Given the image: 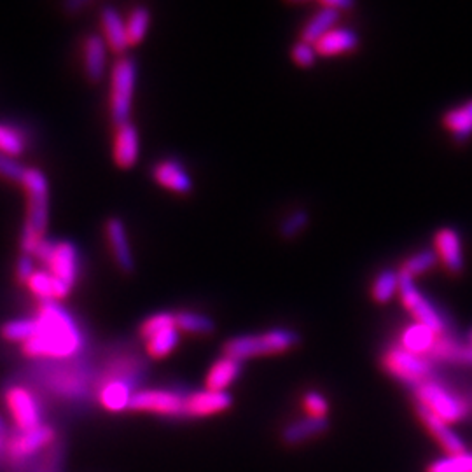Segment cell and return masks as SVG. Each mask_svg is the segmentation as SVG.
Instances as JSON below:
<instances>
[{"mask_svg": "<svg viewBox=\"0 0 472 472\" xmlns=\"http://www.w3.org/2000/svg\"><path fill=\"white\" fill-rule=\"evenodd\" d=\"M233 398L227 392L198 390L184 399V419H207L229 409Z\"/></svg>", "mask_w": 472, "mask_h": 472, "instance_id": "8fae6325", "label": "cell"}, {"mask_svg": "<svg viewBox=\"0 0 472 472\" xmlns=\"http://www.w3.org/2000/svg\"><path fill=\"white\" fill-rule=\"evenodd\" d=\"M399 294V274L392 270H385L374 278L371 296L376 303H389Z\"/></svg>", "mask_w": 472, "mask_h": 472, "instance_id": "d6a6232c", "label": "cell"}, {"mask_svg": "<svg viewBox=\"0 0 472 472\" xmlns=\"http://www.w3.org/2000/svg\"><path fill=\"white\" fill-rule=\"evenodd\" d=\"M303 408L308 413V417H312V419H327V411H329L327 399L315 390L308 392L303 398Z\"/></svg>", "mask_w": 472, "mask_h": 472, "instance_id": "f35d334b", "label": "cell"}, {"mask_svg": "<svg viewBox=\"0 0 472 472\" xmlns=\"http://www.w3.org/2000/svg\"><path fill=\"white\" fill-rule=\"evenodd\" d=\"M154 180L177 195H189L193 191V180L186 167L177 159H163L152 169Z\"/></svg>", "mask_w": 472, "mask_h": 472, "instance_id": "9a60e30c", "label": "cell"}, {"mask_svg": "<svg viewBox=\"0 0 472 472\" xmlns=\"http://www.w3.org/2000/svg\"><path fill=\"white\" fill-rule=\"evenodd\" d=\"M438 263V254L436 250H420L413 255H409L404 263H402V268H400V274H406L411 278L423 275L429 270L434 268V265Z\"/></svg>", "mask_w": 472, "mask_h": 472, "instance_id": "e575fe53", "label": "cell"}, {"mask_svg": "<svg viewBox=\"0 0 472 472\" xmlns=\"http://www.w3.org/2000/svg\"><path fill=\"white\" fill-rule=\"evenodd\" d=\"M25 172L26 169L20 161H16L14 158H9V156L0 152V177L2 178H7L11 182H20L22 184Z\"/></svg>", "mask_w": 472, "mask_h": 472, "instance_id": "60d3db41", "label": "cell"}, {"mask_svg": "<svg viewBox=\"0 0 472 472\" xmlns=\"http://www.w3.org/2000/svg\"><path fill=\"white\" fill-rule=\"evenodd\" d=\"M471 343H472V331H471Z\"/></svg>", "mask_w": 472, "mask_h": 472, "instance_id": "7dc6e473", "label": "cell"}, {"mask_svg": "<svg viewBox=\"0 0 472 472\" xmlns=\"http://www.w3.org/2000/svg\"><path fill=\"white\" fill-rule=\"evenodd\" d=\"M2 448H4V439L0 438V449H2Z\"/></svg>", "mask_w": 472, "mask_h": 472, "instance_id": "bcb514c9", "label": "cell"}, {"mask_svg": "<svg viewBox=\"0 0 472 472\" xmlns=\"http://www.w3.org/2000/svg\"><path fill=\"white\" fill-rule=\"evenodd\" d=\"M54 244L56 242H51L48 238H43L41 240V244L37 246V249H35V254H34V257L35 259H39L44 266L48 265V261L51 259V254H53V250H54Z\"/></svg>", "mask_w": 472, "mask_h": 472, "instance_id": "7bdbcfd3", "label": "cell"}, {"mask_svg": "<svg viewBox=\"0 0 472 472\" xmlns=\"http://www.w3.org/2000/svg\"><path fill=\"white\" fill-rule=\"evenodd\" d=\"M105 235L109 240V246L112 250V257L118 265V268L123 274H133L135 272V257L131 252V246L128 240L126 226L120 217H111L105 223Z\"/></svg>", "mask_w": 472, "mask_h": 472, "instance_id": "4fadbf2b", "label": "cell"}, {"mask_svg": "<svg viewBox=\"0 0 472 472\" xmlns=\"http://www.w3.org/2000/svg\"><path fill=\"white\" fill-rule=\"evenodd\" d=\"M340 11L329 7V5H323L308 20V24L303 26L301 30V41L303 43H308V44H313L323 37L329 30H332L338 20H340Z\"/></svg>", "mask_w": 472, "mask_h": 472, "instance_id": "4316f807", "label": "cell"}, {"mask_svg": "<svg viewBox=\"0 0 472 472\" xmlns=\"http://www.w3.org/2000/svg\"><path fill=\"white\" fill-rule=\"evenodd\" d=\"M35 332L22 345L28 359L65 361L84 347V334L72 313L56 301H44L37 312Z\"/></svg>", "mask_w": 472, "mask_h": 472, "instance_id": "6da1fadb", "label": "cell"}, {"mask_svg": "<svg viewBox=\"0 0 472 472\" xmlns=\"http://www.w3.org/2000/svg\"><path fill=\"white\" fill-rule=\"evenodd\" d=\"M0 438L5 441V438H7V425L4 422V419L0 417Z\"/></svg>", "mask_w": 472, "mask_h": 472, "instance_id": "f6af8a7d", "label": "cell"}, {"mask_svg": "<svg viewBox=\"0 0 472 472\" xmlns=\"http://www.w3.org/2000/svg\"><path fill=\"white\" fill-rule=\"evenodd\" d=\"M175 327L188 334H201L210 336L216 332V321L208 315H203L198 312H188L182 310L175 313Z\"/></svg>", "mask_w": 472, "mask_h": 472, "instance_id": "f1b7e54d", "label": "cell"}, {"mask_svg": "<svg viewBox=\"0 0 472 472\" xmlns=\"http://www.w3.org/2000/svg\"><path fill=\"white\" fill-rule=\"evenodd\" d=\"M137 88V62L131 56H120L111 71L109 112L116 128L130 123L133 95Z\"/></svg>", "mask_w": 472, "mask_h": 472, "instance_id": "3957f363", "label": "cell"}, {"mask_svg": "<svg viewBox=\"0 0 472 472\" xmlns=\"http://www.w3.org/2000/svg\"><path fill=\"white\" fill-rule=\"evenodd\" d=\"M133 394V381L125 378H105L100 385L99 400L105 409L120 413L130 408Z\"/></svg>", "mask_w": 472, "mask_h": 472, "instance_id": "d6986e66", "label": "cell"}, {"mask_svg": "<svg viewBox=\"0 0 472 472\" xmlns=\"http://www.w3.org/2000/svg\"><path fill=\"white\" fill-rule=\"evenodd\" d=\"M443 125L447 126L457 142L467 140L472 135V99L448 111L443 118Z\"/></svg>", "mask_w": 472, "mask_h": 472, "instance_id": "83f0119b", "label": "cell"}, {"mask_svg": "<svg viewBox=\"0 0 472 472\" xmlns=\"http://www.w3.org/2000/svg\"><path fill=\"white\" fill-rule=\"evenodd\" d=\"M427 472H472V453L464 451L447 455L427 467Z\"/></svg>", "mask_w": 472, "mask_h": 472, "instance_id": "d590c367", "label": "cell"}, {"mask_svg": "<svg viewBox=\"0 0 472 472\" xmlns=\"http://www.w3.org/2000/svg\"><path fill=\"white\" fill-rule=\"evenodd\" d=\"M299 343V334L291 329H270L261 334H242L227 340L224 343V355L236 359L240 362L254 359V357H266L289 352Z\"/></svg>", "mask_w": 472, "mask_h": 472, "instance_id": "7a4b0ae2", "label": "cell"}, {"mask_svg": "<svg viewBox=\"0 0 472 472\" xmlns=\"http://www.w3.org/2000/svg\"><path fill=\"white\" fill-rule=\"evenodd\" d=\"M54 439H56L54 429L48 423H43L30 430H16V434L5 438L4 451L11 462L22 464L39 455L43 449L51 447Z\"/></svg>", "mask_w": 472, "mask_h": 472, "instance_id": "ba28073f", "label": "cell"}, {"mask_svg": "<svg viewBox=\"0 0 472 472\" xmlns=\"http://www.w3.org/2000/svg\"><path fill=\"white\" fill-rule=\"evenodd\" d=\"M308 212L306 210H296L291 216H287L280 224V235L287 240L298 236L299 233L308 226Z\"/></svg>", "mask_w": 472, "mask_h": 472, "instance_id": "74e56055", "label": "cell"}, {"mask_svg": "<svg viewBox=\"0 0 472 472\" xmlns=\"http://www.w3.org/2000/svg\"><path fill=\"white\" fill-rule=\"evenodd\" d=\"M35 274V265H34V257L22 254L16 261V278L20 284H25L30 280V276Z\"/></svg>", "mask_w": 472, "mask_h": 472, "instance_id": "b9f144b4", "label": "cell"}, {"mask_svg": "<svg viewBox=\"0 0 472 472\" xmlns=\"http://www.w3.org/2000/svg\"><path fill=\"white\" fill-rule=\"evenodd\" d=\"M100 24L103 39L109 46V50L120 56L125 54L128 50V35H126V25L121 13L114 5H105L100 13Z\"/></svg>", "mask_w": 472, "mask_h": 472, "instance_id": "ac0fdd59", "label": "cell"}, {"mask_svg": "<svg viewBox=\"0 0 472 472\" xmlns=\"http://www.w3.org/2000/svg\"><path fill=\"white\" fill-rule=\"evenodd\" d=\"M107 54L109 46L105 39L99 34H90L82 44V58H84V72L90 82L99 84L107 72Z\"/></svg>", "mask_w": 472, "mask_h": 472, "instance_id": "e0dca14e", "label": "cell"}, {"mask_svg": "<svg viewBox=\"0 0 472 472\" xmlns=\"http://www.w3.org/2000/svg\"><path fill=\"white\" fill-rule=\"evenodd\" d=\"M170 327H175V313L159 312V313L150 315L142 323V325H140V336L146 342L150 336H154V334H158V332H161L165 329H170Z\"/></svg>", "mask_w": 472, "mask_h": 472, "instance_id": "8d00e7d4", "label": "cell"}, {"mask_svg": "<svg viewBox=\"0 0 472 472\" xmlns=\"http://www.w3.org/2000/svg\"><path fill=\"white\" fill-rule=\"evenodd\" d=\"M438 338H439V334L434 332L430 327H427L423 323H413L402 329L400 338H399V347H402L411 353L427 357L436 345Z\"/></svg>", "mask_w": 472, "mask_h": 472, "instance_id": "cb8c5ba5", "label": "cell"}, {"mask_svg": "<svg viewBox=\"0 0 472 472\" xmlns=\"http://www.w3.org/2000/svg\"><path fill=\"white\" fill-rule=\"evenodd\" d=\"M35 332V319H16V321H9L0 327V336L5 342L11 343H20L24 345L28 342Z\"/></svg>", "mask_w": 472, "mask_h": 472, "instance_id": "1f68e13d", "label": "cell"}, {"mask_svg": "<svg viewBox=\"0 0 472 472\" xmlns=\"http://www.w3.org/2000/svg\"><path fill=\"white\" fill-rule=\"evenodd\" d=\"M184 399L186 396L167 389L139 390L133 394L128 409L154 413L169 419H184Z\"/></svg>", "mask_w": 472, "mask_h": 472, "instance_id": "30bf717a", "label": "cell"}, {"mask_svg": "<svg viewBox=\"0 0 472 472\" xmlns=\"http://www.w3.org/2000/svg\"><path fill=\"white\" fill-rule=\"evenodd\" d=\"M329 429V420L327 419H301L298 422L289 423L284 432H282V439L287 447H296L301 445L312 438H317L323 434Z\"/></svg>", "mask_w": 472, "mask_h": 472, "instance_id": "484cf974", "label": "cell"}, {"mask_svg": "<svg viewBox=\"0 0 472 472\" xmlns=\"http://www.w3.org/2000/svg\"><path fill=\"white\" fill-rule=\"evenodd\" d=\"M419 420L423 423L427 432L439 443V447L447 451V455H457L467 451L464 441L458 438V434L449 427V423L438 419L434 413L425 409L422 406H417Z\"/></svg>", "mask_w": 472, "mask_h": 472, "instance_id": "5bb4252c", "label": "cell"}, {"mask_svg": "<svg viewBox=\"0 0 472 472\" xmlns=\"http://www.w3.org/2000/svg\"><path fill=\"white\" fill-rule=\"evenodd\" d=\"M26 287L43 303L44 301L58 303V299L67 298L72 293L71 287H67L58 278H54L48 270H35V274L32 275L30 280L26 282Z\"/></svg>", "mask_w": 472, "mask_h": 472, "instance_id": "d4e9b609", "label": "cell"}, {"mask_svg": "<svg viewBox=\"0 0 472 472\" xmlns=\"http://www.w3.org/2000/svg\"><path fill=\"white\" fill-rule=\"evenodd\" d=\"M359 46V35L345 26H334L315 43V50L321 56H338L352 53Z\"/></svg>", "mask_w": 472, "mask_h": 472, "instance_id": "7402d4cb", "label": "cell"}, {"mask_svg": "<svg viewBox=\"0 0 472 472\" xmlns=\"http://www.w3.org/2000/svg\"><path fill=\"white\" fill-rule=\"evenodd\" d=\"M114 163L123 169L130 170L137 165L139 154H140V139H139V130L131 123L116 128V137H114Z\"/></svg>", "mask_w": 472, "mask_h": 472, "instance_id": "2e32d148", "label": "cell"}, {"mask_svg": "<svg viewBox=\"0 0 472 472\" xmlns=\"http://www.w3.org/2000/svg\"><path fill=\"white\" fill-rule=\"evenodd\" d=\"M4 402L16 430H30L43 425V409L34 392L24 385H11L4 392Z\"/></svg>", "mask_w": 472, "mask_h": 472, "instance_id": "9c48e42d", "label": "cell"}, {"mask_svg": "<svg viewBox=\"0 0 472 472\" xmlns=\"http://www.w3.org/2000/svg\"><path fill=\"white\" fill-rule=\"evenodd\" d=\"M291 56H293V60H294L296 65L303 67V69H308V67L315 65L319 53H317L313 44H308V43L299 41V43H296V44L293 46Z\"/></svg>", "mask_w": 472, "mask_h": 472, "instance_id": "ab89813d", "label": "cell"}, {"mask_svg": "<svg viewBox=\"0 0 472 472\" xmlns=\"http://www.w3.org/2000/svg\"><path fill=\"white\" fill-rule=\"evenodd\" d=\"M150 20H152V16L146 5H137L130 11L125 22L130 46H137L146 39V35L149 32Z\"/></svg>", "mask_w": 472, "mask_h": 472, "instance_id": "f546056e", "label": "cell"}, {"mask_svg": "<svg viewBox=\"0 0 472 472\" xmlns=\"http://www.w3.org/2000/svg\"><path fill=\"white\" fill-rule=\"evenodd\" d=\"M323 5H329V7H332V9H336V11H343V9H350L353 4L352 2H348V0H327V2H323Z\"/></svg>", "mask_w": 472, "mask_h": 472, "instance_id": "ee69618b", "label": "cell"}, {"mask_svg": "<svg viewBox=\"0 0 472 472\" xmlns=\"http://www.w3.org/2000/svg\"><path fill=\"white\" fill-rule=\"evenodd\" d=\"M434 246H436L438 259L445 263L448 270L451 274H460L464 268V252H462L460 235L451 227H443L436 233Z\"/></svg>", "mask_w": 472, "mask_h": 472, "instance_id": "ffe728a7", "label": "cell"}, {"mask_svg": "<svg viewBox=\"0 0 472 472\" xmlns=\"http://www.w3.org/2000/svg\"><path fill=\"white\" fill-rule=\"evenodd\" d=\"M180 342V331L177 327L165 329L146 340V352L150 359H165L174 352Z\"/></svg>", "mask_w": 472, "mask_h": 472, "instance_id": "4dcf8cb0", "label": "cell"}, {"mask_svg": "<svg viewBox=\"0 0 472 472\" xmlns=\"http://www.w3.org/2000/svg\"><path fill=\"white\" fill-rule=\"evenodd\" d=\"M242 373V362L224 355L217 359L205 378V389L214 392H226Z\"/></svg>", "mask_w": 472, "mask_h": 472, "instance_id": "603a6c76", "label": "cell"}, {"mask_svg": "<svg viewBox=\"0 0 472 472\" xmlns=\"http://www.w3.org/2000/svg\"><path fill=\"white\" fill-rule=\"evenodd\" d=\"M415 399L417 406H422L448 423L460 422L469 413V404L466 402V399L451 392L434 378L415 387Z\"/></svg>", "mask_w": 472, "mask_h": 472, "instance_id": "5b68a950", "label": "cell"}, {"mask_svg": "<svg viewBox=\"0 0 472 472\" xmlns=\"http://www.w3.org/2000/svg\"><path fill=\"white\" fill-rule=\"evenodd\" d=\"M430 362H449L472 366V343H462L449 334H441L430 353L427 355Z\"/></svg>", "mask_w": 472, "mask_h": 472, "instance_id": "44dd1931", "label": "cell"}, {"mask_svg": "<svg viewBox=\"0 0 472 472\" xmlns=\"http://www.w3.org/2000/svg\"><path fill=\"white\" fill-rule=\"evenodd\" d=\"M25 149V137L16 128L0 123V152L16 159Z\"/></svg>", "mask_w": 472, "mask_h": 472, "instance_id": "836d02e7", "label": "cell"}, {"mask_svg": "<svg viewBox=\"0 0 472 472\" xmlns=\"http://www.w3.org/2000/svg\"><path fill=\"white\" fill-rule=\"evenodd\" d=\"M22 186L26 195V219L24 229L46 236L50 224V184L39 169H26Z\"/></svg>", "mask_w": 472, "mask_h": 472, "instance_id": "277c9868", "label": "cell"}, {"mask_svg": "<svg viewBox=\"0 0 472 472\" xmlns=\"http://www.w3.org/2000/svg\"><path fill=\"white\" fill-rule=\"evenodd\" d=\"M399 296L406 310L413 315L415 323L430 327L439 336L448 334L449 323H447L445 315L434 306V303H430L423 296L422 291L417 287L411 276L400 272H399Z\"/></svg>", "mask_w": 472, "mask_h": 472, "instance_id": "52a82bcc", "label": "cell"}, {"mask_svg": "<svg viewBox=\"0 0 472 472\" xmlns=\"http://www.w3.org/2000/svg\"><path fill=\"white\" fill-rule=\"evenodd\" d=\"M46 268L54 278L74 289L79 276V250L72 242H56Z\"/></svg>", "mask_w": 472, "mask_h": 472, "instance_id": "7c38bea8", "label": "cell"}, {"mask_svg": "<svg viewBox=\"0 0 472 472\" xmlns=\"http://www.w3.org/2000/svg\"><path fill=\"white\" fill-rule=\"evenodd\" d=\"M381 366L392 378H396L400 383L409 385L413 389L432 380V376H434L432 362L427 357L411 353L399 345L387 348L383 352Z\"/></svg>", "mask_w": 472, "mask_h": 472, "instance_id": "8992f818", "label": "cell"}]
</instances>
